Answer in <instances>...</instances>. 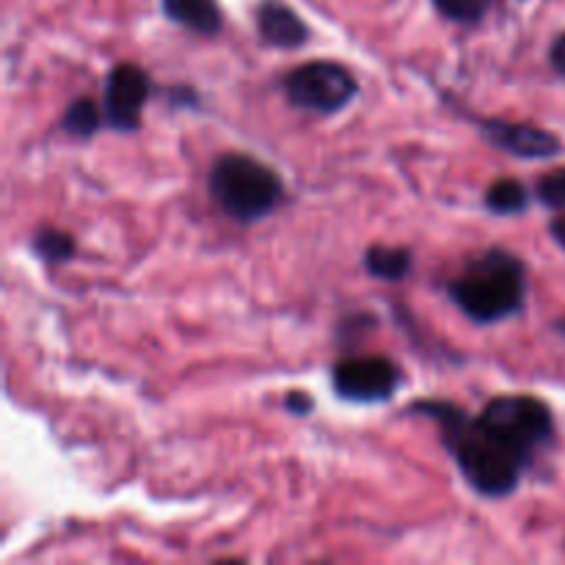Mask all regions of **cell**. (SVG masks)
<instances>
[{
  "label": "cell",
  "instance_id": "obj_2",
  "mask_svg": "<svg viewBox=\"0 0 565 565\" xmlns=\"http://www.w3.org/2000/svg\"><path fill=\"white\" fill-rule=\"evenodd\" d=\"M447 296L475 323H500L524 309L527 268L516 254L489 248L469 259L467 268L447 285Z\"/></svg>",
  "mask_w": 565,
  "mask_h": 565
},
{
  "label": "cell",
  "instance_id": "obj_6",
  "mask_svg": "<svg viewBox=\"0 0 565 565\" xmlns=\"http://www.w3.org/2000/svg\"><path fill=\"white\" fill-rule=\"evenodd\" d=\"M403 373L390 356H348L331 370L334 392L348 403H386L395 397Z\"/></svg>",
  "mask_w": 565,
  "mask_h": 565
},
{
  "label": "cell",
  "instance_id": "obj_16",
  "mask_svg": "<svg viewBox=\"0 0 565 565\" xmlns=\"http://www.w3.org/2000/svg\"><path fill=\"white\" fill-rule=\"evenodd\" d=\"M535 196L544 207L565 210V169L550 171L535 182Z\"/></svg>",
  "mask_w": 565,
  "mask_h": 565
},
{
  "label": "cell",
  "instance_id": "obj_11",
  "mask_svg": "<svg viewBox=\"0 0 565 565\" xmlns=\"http://www.w3.org/2000/svg\"><path fill=\"white\" fill-rule=\"evenodd\" d=\"M414 268L412 248L403 246H370L364 252V270L381 281H403Z\"/></svg>",
  "mask_w": 565,
  "mask_h": 565
},
{
  "label": "cell",
  "instance_id": "obj_10",
  "mask_svg": "<svg viewBox=\"0 0 565 565\" xmlns=\"http://www.w3.org/2000/svg\"><path fill=\"white\" fill-rule=\"evenodd\" d=\"M166 20L199 36H218L224 28V14L215 0H160Z\"/></svg>",
  "mask_w": 565,
  "mask_h": 565
},
{
  "label": "cell",
  "instance_id": "obj_17",
  "mask_svg": "<svg viewBox=\"0 0 565 565\" xmlns=\"http://www.w3.org/2000/svg\"><path fill=\"white\" fill-rule=\"evenodd\" d=\"M285 408H287V412H290V414H296V417H307V414H312L315 401L307 395V392L292 390V392H287Z\"/></svg>",
  "mask_w": 565,
  "mask_h": 565
},
{
  "label": "cell",
  "instance_id": "obj_5",
  "mask_svg": "<svg viewBox=\"0 0 565 565\" xmlns=\"http://www.w3.org/2000/svg\"><path fill=\"white\" fill-rule=\"evenodd\" d=\"M287 103L298 110L334 116L356 99L359 81L337 61H309L281 77Z\"/></svg>",
  "mask_w": 565,
  "mask_h": 565
},
{
  "label": "cell",
  "instance_id": "obj_19",
  "mask_svg": "<svg viewBox=\"0 0 565 565\" xmlns=\"http://www.w3.org/2000/svg\"><path fill=\"white\" fill-rule=\"evenodd\" d=\"M550 235H552V241H555L557 246H561L565 252V213L557 215V218H552Z\"/></svg>",
  "mask_w": 565,
  "mask_h": 565
},
{
  "label": "cell",
  "instance_id": "obj_13",
  "mask_svg": "<svg viewBox=\"0 0 565 565\" xmlns=\"http://www.w3.org/2000/svg\"><path fill=\"white\" fill-rule=\"evenodd\" d=\"M530 204V191L516 177H502L486 191V207L494 215H519Z\"/></svg>",
  "mask_w": 565,
  "mask_h": 565
},
{
  "label": "cell",
  "instance_id": "obj_14",
  "mask_svg": "<svg viewBox=\"0 0 565 565\" xmlns=\"http://www.w3.org/2000/svg\"><path fill=\"white\" fill-rule=\"evenodd\" d=\"M31 252L44 265H61L75 257L77 243L70 232L53 230V226H39L31 237Z\"/></svg>",
  "mask_w": 565,
  "mask_h": 565
},
{
  "label": "cell",
  "instance_id": "obj_8",
  "mask_svg": "<svg viewBox=\"0 0 565 565\" xmlns=\"http://www.w3.org/2000/svg\"><path fill=\"white\" fill-rule=\"evenodd\" d=\"M478 130L491 147L513 154L519 160H546L561 152V138L530 121L480 119Z\"/></svg>",
  "mask_w": 565,
  "mask_h": 565
},
{
  "label": "cell",
  "instance_id": "obj_9",
  "mask_svg": "<svg viewBox=\"0 0 565 565\" xmlns=\"http://www.w3.org/2000/svg\"><path fill=\"white\" fill-rule=\"evenodd\" d=\"M257 33L268 47L276 50L303 47L312 36L301 14L285 0H263L257 6Z\"/></svg>",
  "mask_w": 565,
  "mask_h": 565
},
{
  "label": "cell",
  "instance_id": "obj_7",
  "mask_svg": "<svg viewBox=\"0 0 565 565\" xmlns=\"http://www.w3.org/2000/svg\"><path fill=\"white\" fill-rule=\"evenodd\" d=\"M149 97H152V81L147 72L136 64H116L105 77V125L116 132H136L141 127Z\"/></svg>",
  "mask_w": 565,
  "mask_h": 565
},
{
  "label": "cell",
  "instance_id": "obj_1",
  "mask_svg": "<svg viewBox=\"0 0 565 565\" xmlns=\"http://www.w3.org/2000/svg\"><path fill=\"white\" fill-rule=\"evenodd\" d=\"M412 414L434 419L441 430V441L456 458L463 480L483 500H505L522 483L527 463L497 436L483 430L478 419L469 417L461 406L447 401H417L408 406Z\"/></svg>",
  "mask_w": 565,
  "mask_h": 565
},
{
  "label": "cell",
  "instance_id": "obj_12",
  "mask_svg": "<svg viewBox=\"0 0 565 565\" xmlns=\"http://www.w3.org/2000/svg\"><path fill=\"white\" fill-rule=\"evenodd\" d=\"M103 125L105 110H99V105L92 97H77L61 116V130L75 138V141H88V138L97 136Z\"/></svg>",
  "mask_w": 565,
  "mask_h": 565
},
{
  "label": "cell",
  "instance_id": "obj_3",
  "mask_svg": "<svg viewBox=\"0 0 565 565\" xmlns=\"http://www.w3.org/2000/svg\"><path fill=\"white\" fill-rule=\"evenodd\" d=\"M210 196L232 221L254 224L285 202V180L263 160L243 152H226L213 163L207 177Z\"/></svg>",
  "mask_w": 565,
  "mask_h": 565
},
{
  "label": "cell",
  "instance_id": "obj_15",
  "mask_svg": "<svg viewBox=\"0 0 565 565\" xmlns=\"http://www.w3.org/2000/svg\"><path fill=\"white\" fill-rule=\"evenodd\" d=\"M434 6L445 20L458 22V25H475L486 17L491 0H434Z\"/></svg>",
  "mask_w": 565,
  "mask_h": 565
},
{
  "label": "cell",
  "instance_id": "obj_18",
  "mask_svg": "<svg viewBox=\"0 0 565 565\" xmlns=\"http://www.w3.org/2000/svg\"><path fill=\"white\" fill-rule=\"evenodd\" d=\"M550 61L557 72L565 77V33L555 39V44L550 47Z\"/></svg>",
  "mask_w": 565,
  "mask_h": 565
},
{
  "label": "cell",
  "instance_id": "obj_4",
  "mask_svg": "<svg viewBox=\"0 0 565 565\" xmlns=\"http://www.w3.org/2000/svg\"><path fill=\"white\" fill-rule=\"evenodd\" d=\"M478 425L511 447L524 463H533L544 447L555 441V417L544 401L533 395H500L486 403Z\"/></svg>",
  "mask_w": 565,
  "mask_h": 565
}]
</instances>
